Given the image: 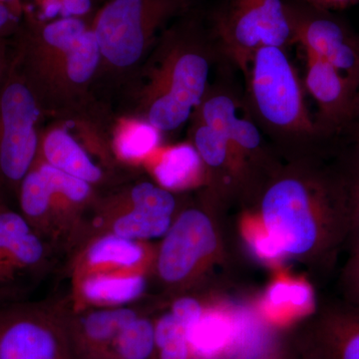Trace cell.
<instances>
[{"mask_svg": "<svg viewBox=\"0 0 359 359\" xmlns=\"http://www.w3.org/2000/svg\"><path fill=\"white\" fill-rule=\"evenodd\" d=\"M247 211L256 214L257 247L266 257L292 259L311 271H327L346 247V174L321 164L316 156L282 163Z\"/></svg>", "mask_w": 359, "mask_h": 359, "instance_id": "1", "label": "cell"}, {"mask_svg": "<svg viewBox=\"0 0 359 359\" xmlns=\"http://www.w3.org/2000/svg\"><path fill=\"white\" fill-rule=\"evenodd\" d=\"M91 18L40 20L29 13L11 39L14 70L43 112L73 114L83 107L101 67Z\"/></svg>", "mask_w": 359, "mask_h": 359, "instance_id": "2", "label": "cell"}, {"mask_svg": "<svg viewBox=\"0 0 359 359\" xmlns=\"http://www.w3.org/2000/svg\"><path fill=\"white\" fill-rule=\"evenodd\" d=\"M198 15L193 11L163 32L135 92L137 117L162 134L189 121L210 88L216 45Z\"/></svg>", "mask_w": 359, "mask_h": 359, "instance_id": "3", "label": "cell"}, {"mask_svg": "<svg viewBox=\"0 0 359 359\" xmlns=\"http://www.w3.org/2000/svg\"><path fill=\"white\" fill-rule=\"evenodd\" d=\"M226 210L205 189H200L197 199L182 204L156 248L151 275L168 301L203 292L215 271L226 264Z\"/></svg>", "mask_w": 359, "mask_h": 359, "instance_id": "4", "label": "cell"}, {"mask_svg": "<svg viewBox=\"0 0 359 359\" xmlns=\"http://www.w3.org/2000/svg\"><path fill=\"white\" fill-rule=\"evenodd\" d=\"M245 76L252 112L280 145L287 161L313 157L320 138L304 99V85L285 49L264 46L255 52Z\"/></svg>", "mask_w": 359, "mask_h": 359, "instance_id": "5", "label": "cell"}, {"mask_svg": "<svg viewBox=\"0 0 359 359\" xmlns=\"http://www.w3.org/2000/svg\"><path fill=\"white\" fill-rule=\"evenodd\" d=\"M98 198L93 186L39 156L21 183L18 210L59 259L68 262L89 240Z\"/></svg>", "mask_w": 359, "mask_h": 359, "instance_id": "6", "label": "cell"}, {"mask_svg": "<svg viewBox=\"0 0 359 359\" xmlns=\"http://www.w3.org/2000/svg\"><path fill=\"white\" fill-rule=\"evenodd\" d=\"M196 0H103L91 20L100 74H126L154 48L165 29L195 11Z\"/></svg>", "mask_w": 359, "mask_h": 359, "instance_id": "7", "label": "cell"}, {"mask_svg": "<svg viewBox=\"0 0 359 359\" xmlns=\"http://www.w3.org/2000/svg\"><path fill=\"white\" fill-rule=\"evenodd\" d=\"M43 110L25 80L11 67L0 92V205L18 208L21 183L39 155Z\"/></svg>", "mask_w": 359, "mask_h": 359, "instance_id": "8", "label": "cell"}, {"mask_svg": "<svg viewBox=\"0 0 359 359\" xmlns=\"http://www.w3.org/2000/svg\"><path fill=\"white\" fill-rule=\"evenodd\" d=\"M208 29L216 47L244 74L257 49L294 44L285 0H221Z\"/></svg>", "mask_w": 359, "mask_h": 359, "instance_id": "9", "label": "cell"}, {"mask_svg": "<svg viewBox=\"0 0 359 359\" xmlns=\"http://www.w3.org/2000/svg\"><path fill=\"white\" fill-rule=\"evenodd\" d=\"M182 202L178 194L170 192L154 181L139 182L100 195L89 240L103 233L139 242L161 240L173 224Z\"/></svg>", "mask_w": 359, "mask_h": 359, "instance_id": "10", "label": "cell"}, {"mask_svg": "<svg viewBox=\"0 0 359 359\" xmlns=\"http://www.w3.org/2000/svg\"><path fill=\"white\" fill-rule=\"evenodd\" d=\"M0 359H75L60 304L0 302Z\"/></svg>", "mask_w": 359, "mask_h": 359, "instance_id": "11", "label": "cell"}, {"mask_svg": "<svg viewBox=\"0 0 359 359\" xmlns=\"http://www.w3.org/2000/svg\"><path fill=\"white\" fill-rule=\"evenodd\" d=\"M292 43L301 45L359 86V36L332 11L304 2H285Z\"/></svg>", "mask_w": 359, "mask_h": 359, "instance_id": "12", "label": "cell"}, {"mask_svg": "<svg viewBox=\"0 0 359 359\" xmlns=\"http://www.w3.org/2000/svg\"><path fill=\"white\" fill-rule=\"evenodd\" d=\"M285 344L297 359H359V309L341 299L320 304Z\"/></svg>", "mask_w": 359, "mask_h": 359, "instance_id": "13", "label": "cell"}, {"mask_svg": "<svg viewBox=\"0 0 359 359\" xmlns=\"http://www.w3.org/2000/svg\"><path fill=\"white\" fill-rule=\"evenodd\" d=\"M156 248L111 235L95 236L67 262L71 283L101 275H152Z\"/></svg>", "mask_w": 359, "mask_h": 359, "instance_id": "14", "label": "cell"}, {"mask_svg": "<svg viewBox=\"0 0 359 359\" xmlns=\"http://www.w3.org/2000/svg\"><path fill=\"white\" fill-rule=\"evenodd\" d=\"M304 88L318 105L316 122L323 137L351 123L358 87L327 61L311 52L304 51Z\"/></svg>", "mask_w": 359, "mask_h": 359, "instance_id": "15", "label": "cell"}, {"mask_svg": "<svg viewBox=\"0 0 359 359\" xmlns=\"http://www.w3.org/2000/svg\"><path fill=\"white\" fill-rule=\"evenodd\" d=\"M60 306L75 359H101L123 327L147 313L138 304L80 311Z\"/></svg>", "mask_w": 359, "mask_h": 359, "instance_id": "16", "label": "cell"}, {"mask_svg": "<svg viewBox=\"0 0 359 359\" xmlns=\"http://www.w3.org/2000/svg\"><path fill=\"white\" fill-rule=\"evenodd\" d=\"M144 166L156 184L180 194L204 188V165L191 142L163 146L146 158Z\"/></svg>", "mask_w": 359, "mask_h": 359, "instance_id": "17", "label": "cell"}, {"mask_svg": "<svg viewBox=\"0 0 359 359\" xmlns=\"http://www.w3.org/2000/svg\"><path fill=\"white\" fill-rule=\"evenodd\" d=\"M148 275L92 276L71 283L73 311L92 308L132 306L142 299L148 289Z\"/></svg>", "mask_w": 359, "mask_h": 359, "instance_id": "18", "label": "cell"}, {"mask_svg": "<svg viewBox=\"0 0 359 359\" xmlns=\"http://www.w3.org/2000/svg\"><path fill=\"white\" fill-rule=\"evenodd\" d=\"M39 157L63 173L86 182L97 189L107 182L108 175L92 159L88 151L68 131L55 125L41 133Z\"/></svg>", "mask_w": 359, "mask_h": 359, "instance_id": "19", "label": "cell"}, {"mask_svg": "<svg viewBox=\"0 0 359 359\" xmlns=\"http://www.w3.org/2000/svg\"><path fill=\"white\" fill-rule=\"evenodd\" d=\"M162 133L140 117L124 118L114 130L111 150L118 160L129 164H143L161 146Z\"/></svg>", "mask_w": 359, "mask_h": 359, "instance_id": "20", "label": "cell"}, {"mask_svg": "<svg viewBox=\"0 0 359 359\" xmlns=\"http://www.w3.org/2000/svg\"><path fill=\"white\" fill-rule=\"evenodd\" d=\"M155 320L142 314L123 327L101 359H153Z\"/></svg>", "mask_w": 359, "mask_h": 359, "instance_id": "21", "label": "cell"}, {"mask_svg": "<svg viewBox=\"0 0 359 359\" xmlns=\"http://www.w3.org/2000/svg\"><path fill=\"white\" fill-rule=\"evenodd\" d=\"M153 359H197L189 339L188 328L170 311L155 318Z\"/></svg>", "mask_w": 359, "mask_h": 359, "instance_id": "22", "label": "cell"}, {"mask_svg": "<svg viewBox=\"0 0 359 359\" xmlns=\"http://www.w3.org/2000/svg\"><path fill=\"white\" fill-rule=\"evenodd\" d=\"M25 13L40 20L59 18H91L103 0H22Z\"/></svg>", "mask_w": 359, "mask_h": 359, "instance_id": "23", "label": "cell"}, {"mask_svg": "<svg viewBox=\"0 0 359 359\" xmlns=\"http://www.w3.org/2000/svg\"><path fill=\"white\" fill-rule=\"evenodd\" d=\"M32 287L13 249L0 237V302L21 301Z\"/></svg>", "mask_w": 359, "mask_h": 359, "instance_id": "24", "label": "cell"}, {"mask_svg": "<svg viewBox=\"0 0 359 359\" xmlns=\"http://www.w3.org/2000/svg\"><path fill=\"white\" fill-rule=\"evenodd\" d=\"M349 205V231L346 247L348 255L359 252V155L346 171Z\"/></svg>", "mask_w": 359, "mask_h": 359, "instance_id": "25", "label": "cell"}, {"mask_svg": "<svg viewBox=\"0 0 359 359\" xmlns=\"http://www.w3.org/2000/svg\"><path fill=\"white\" fill-rule=\"evenodd\" d=\"M341 301L359 309V252L348 255L339 276Z\"/></svg>", "mask_w": 359, "mask_h": 359, "instance_id": "26", "label": "cell"}, {"mask_svg": "<svg viewBox=\"0 0 359 359\" xmlns=\"http://www.w3.org/2000/svg\"><path fill=\"white\" fill-rule=\"evenodd\" d=\"M22 18L11 11L6 4H0V37L1 39H11Z\"/></svg>", "mask_w": 359, "mask_h": 359, "instance_id": "27", "label": "cell"}, {"mask_svg": "<svg viewBox=\"0 0 359 359\" xmlns=\"http://www.w3.org/2000/svg\"><path fill=\"white\" fill-rule=\"evenodd\" d=\"M11 62H13V48H11V39L0 37V92L4 88L11 72Z\"/></svg>", "mask_w": 359, "mask_h": 359, "instance_id": "28", "label": "cell"}, {"mask_svg": "<svg viewBox=\"0 0 359 359\" xmlns=\"http://www.w3.org/2000/svg\"><path fill=\"white\" fill-rule=\"evenodd\" d=\"M301 1L316 8L330 11H341L359 4V0H301Z\"/></svg>", "mask_w": 359, "mask_h": 359, "instance_id": "29", "label": "cell"}, {"mask_svg": "<svg viewBox=\"0 0 359 359\" xmlns=\"http://www.w3.org/2000/svg\"><path fill=\"white\" fill-rule=\"evenodd\" d=\"M259 359H297L287 344H280L271 347L269 351L264 353Z\"/></svg>", "mask_w": 359, "mask_h": 359, "instance_id": "30", "label": "cell"}, {"mask_svg": "<svg viewBox=\"0 0 359 359\" xmlns=\"http://www.w3.org/2000/svg\"><path fill=\"white\" fill-rule=\"evenodd\" d=\"M0 4H6L11 11L22 18L25 13V4L22 0H0Z\"/></svg>", "mask_w": 359, "mask_h": 359, "instance_id": "31", "label": "cell"}, {"mask_svg": "<svg viewBox=\"0 0 359 359\" xmlns=\"http://www.w3.org/2000/svg\"><path fill=\"white\" fill-rule=\"evenodd\" d=\"M353 122L355 123L356 126H358L359 136V86L358 92H356L355 100H354L353 115L351 123Z\"/></svg>", "mask_w": 359, "mask_h": 359, "instance_id": "32", "label": "cell"}, {"mask_svg": "<svg viewBox=\"0 0 359 359\" xmlns=\"http://www.w3.org/2000/svg\"><path fill=\"white\" fill-rule=\"evenodd\" d=\"M358 155H359V136H358Z\"/></svg>", "mask_w": 359, "mask_h": 359, "instance_id": "33", "label": "cell"}]
</instances>
